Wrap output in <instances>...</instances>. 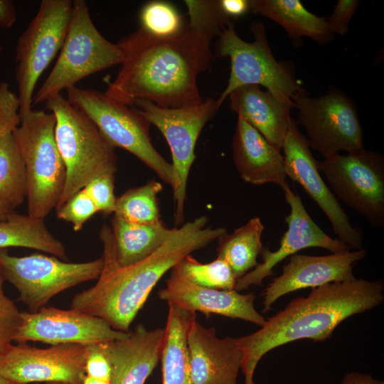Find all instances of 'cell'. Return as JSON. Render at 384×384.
Instances as JSON below:
<instances>
[{
  "mask_svg": "<svg viewBox=\"0 0 384 384\" xmlns=\"http://www.w3.org/2000/svg\"><path fill=\"white\" fill-rule=\"evenodd\" d=\"M124 60L105 94L133 106L138 100L166 108L201 105L198 75L212 60L210 43L189 26L177 36L158 37L139 28L118 43Z\"/></svg>",
  "mask_w": 384,
  "mask_h": 384,
  "instance_id": "1",
  "label": "cell"
},
{
  "mask_svg": "<svg viewBox=\"0 0 384 384\" xmlns=\"http://www.w3.org/2000/svg\"><path fill=\"white\" fill-rule=\"evenodd\" d=\"M201 215L174 228L166 240L149 256L120 267L114 256L111 228L104 225L100 237L104 245V265L97 283L73 298L70 309L102 319L114 329L128 332L151 292L164 274L182 259L208 246L226 233L225 228L207 226Z\"/></svg>",
  "mask_w": 384,
  "mask_h": 384,
  "instance_id": "2",
  "label": "cell"
},
{
  "mask_svg": "<svg viewBox=\"0 0 384 384\" xmlns=\"http://www.w3.org/2000/svg\"><path fill=\"white\" fill-rule=\"evenodd\" d=\"M383 291L380 280L356 279L312 288L307 297L291 301L266 319L260 329L237 338L245 384H255V370L267 353L301 339L325 341L345 319L380 305Z\"/></svg>",
  "mask_w": 384,
  "mask_h": 384,
  "instance_id": "3",
  "label": "cell"
},
{
  "mask_svg": "<svg viewBox=\"0 0 384 384\" xmlns=\"http://www.w3.org/2000/svg\"><path fill=\"white\" fill-rule=\"evenodd\" d=\"M45 105L55 118V141L66 170L65 184L57 208L92 180L114 176L117 157L95 124L61 94Z\"/></svg>",
  "mask_w": 384,
  "mask_h": 384,
  "instance_id": "4",
  "label": "cell"
},
{
  "mask_svg": "<svg viewBox=\"0 0 384 384\" xmlns=\"http://www.w3.org/2000/svg\"><path fill=\"white\" fill-rule=\"evenodd\" d=\"M55 128L53 113L32 109L13 132L26 167L28 215L33 218L44 219L56 208L65 184Z\"/></svg>",
  "mask_w": 384,
  "mask_h": 384,
  "instance_id": "5",
  "label": "cell"
},
{
  "mask_svg": "<svg viewBox=\"0 0 384 384\" xmlns=\"http://www.w3.org/2000/svg\"><path fill=\"white\" fill-rule=\"evenodd\" d=\"M124 55L117 43L107 40L94 24L87 2L73 1L68 32L56 63L33 99L46 102L82 79L116 65Z\"/></svg>",
  "mask_w": 384,
  "mask_h": 384,
  "instance_id": "6",
  "label": "cell"
},
{
  "mask_svg": "<svg viewBox=\"0 0 384 384\" xmlns=\"http://www.w3.org/2000/svg\"><path fill=\"white\" fill-rule=\"evenodd\" d=\"M66 91L68 100L95 124L111 146L130 152L173 186L172 165L154 146L151 124L141 114L95 90L75 86Z\"/></svg>",
  "mask_w": 384,
  "mask_h": 384,
  "instance_id": "7",
  "label": "cell"
},
{
  "mask_svg": "<svg viewBox=\"0 0 384 384\" xmlns=\"http://www.w3.org/2000/svg\"><path fill=\"white\" fill-rule=\"evenodd\" d=\"M250 29L252 42H247L237 34L230 21L219 36L218 54L230 60L228 83L217 100L219 105L235 89L256 85L265 87L275 97L284 102H292L297 94H305L290 71L274 57L269 46L265 28L261 23H254Z\"/></svg>",
  "mask_w": 384,
  "mask_h": 384,
  "instance_id": "8",
  "label": "cell"
},
{
  "mask_svg": "<svg viewBox=\"0 0 384 384\" xmlns=\"http://www.w3.org/2000/svg\"><path fill=\"white\" fill-rule=\"evenodd\" d=\"M133 105L136 111L159 129L171 149L174 171V220L175 227H180L184 220L187 183L196 157V142L204 126L221 106L213 98L204 100L199 105L181 108L161 107L146 100H138Z\"/></svg>",
  "mask_w": 384,
  "mask_h": 384,
  "instance_id": "9",
  "label": "cell"
},
{
  "mask_svg": "<svg viewBox=\"0 0 384 384\" xmlns=\"http://www.w3.org/2000/svg\"><path fill=\"white\" fill-rule=\"evenodd\" d=\"M103 265V257L73 263L38 253L12 256L5 249L0 250V273L17 289L18 299L30 312L39 311L50 299L70 287L98 279Z\"/></svg>",
  "mask_w": 384,
  "mask_h": 384,
  "instance_id": "10",
  "label": "cell"
},
{
  "mask_svg": "<svg viewBox=\"0 0 384 384\" xmlns=\"http://www.w3.org/2000/svg\"><path fill=\"white\" fill-rule=\"evenodd\" d=\"M72 9L70 0L41 1L36 16L18 38L15 76L21 117L32 110L36 84L63 46Z\"/></svg>",
  "mask_w": 384,
  "mask_h": 384,
  "instance_id": "11",
  "label": "cell"
},
{
  "mask_svg": "<svg viewBox=\"0 0 384 384\" xmlns=\"http://www.w3.org/2000/svg\"><path fill=\"white\" fill-rule=\"evenodd\" d=\"M338 200L363 215L373 227H384V158L366 150L336 154L316 163Z\"/></svg>",
  "mask_w": 384,
  "mask_h": 384,
  "instance_id": "12",
  "label": "cell"
},
{
  "mask_svg": "<svg viewBox=\"0 0 384 384\" xmlns=\"http://www.w3.org/2000/svg\"><path fill=\"white\" fill-rule=\"evenodd\" d=\"M292 101L298 110L297 122L304 128L310 148L324 159L341 151L352 153L363 149L356 107L341 91L331 88L318 97L297 94Z\"/></svg>",
  "mask_w": 384,
  "mask_h": 384,
  "instance_id": "13",
  "label": "cell"
},
{
  "mask_svg": "<svg viewBox=\"0 0 384 384\" xmlns=\"http://www.w3.org/2000/svg\"><path fill=\"white\" fill-rule=\"evenodd\" d=\"M287 177L298 183L329 219L338 239L350 250L363 248V233L353 226L338 200L325 183L317 168L306 137L292 119L282 148Z\"/></svg>",
  "mask_w": 384,
  "mask_h": 384,
  "instance_id": "14",
  "label": "cell"
},
{
  "mask_svg": "<svg viewBox=\"0 0 384 384\" xmlns=\"http://www.w3.org/2000/svg\"><path fill=\"white\" fill-rule=\"evenodd\" d=\"M85 350L84 345L76 343L46 348L11 343L0 353V374L13 384H81L85 375Z\"/></svg>",
  "mask_w": 384,
  "mask_h": 384,
  "instance_id": "15",
  "label": "cell"
},
{
  "mask_svg": "<svg viewBox=\"0 0 384 384\" xmlns=\"http://www.w3.org/2000/svg\"><path fill=\"white\" fill-rule=\"evenodd\" d=\"M129 334L117 331L102 319L90 314L46 306L36 312L21 311L14 341L85 346L122 339Z\"/></svg>",
  "mask_w": 384,
  "mask_h": 384,
  "instance_id": "16",
  "label": "cell"
},
{
  "mask_svg": "<svg viewBox=\"0 0 384 384\" xmlns=\"http://www.w3.org/2000/svg\"><path fill=\"white\" fill-rule=\"evenodd\" d=\"M282 191L290 208L289 213L285 218L287 230L282 237L276 250L271 251L267 247H263L260 253L262 263L237 279L235 289L238 292L252 285H260L266 277L274 274L273 268L278 263L299 250L309 247H320L331 253L351 250L338 238L330 237L321 230L306 210L299 194L294 192L289 184Z\"/></svg>",
  "mask_w": 384,
  "mask_h": 384,
  "instance_id": "17",
  "label": "cell"
},
{
  "mask_svg": "<svg viewBox=\"0 0 384 384\" xmlns=\"http://www.w3.org/2000/svg\"><path fill=\"white\" fill-rule=\"evenodd\" d=\"M366 255L363 248L321 256L297 253L292 255L282 267V274L263 290L262 312L267 313L277 299L290 292L356 279L353 265Z\"/></svg>",
  "mask_w": 384,
  "mask_h": 384,
  "instance_id": "18",
  "label": "cell"
},
{
  "mask_svg": "<svg viewBox=\"0 0 384 384\" xmlns=\"http://www.w3.org/2000/svg\"><path fill=\"white\" fill-rule=\"evenodd\" d=\"M159 297L192 315L196 311L207 316L218 314L260 326L266 320L255 308L253 292L243 294L235 289L219 290L201 287L187 280L175 267L171 269L166 287L159 292Z\"/></svg>",
  "mask_w": 384,
  "mask_h": 384,
  "instance_id": "19",
  "label": "cell"
},
{
  "mask_svg": "<svg viewBox=\"0 0 384 384\" xmlns=\"http://www.w3.org/2000/svg\"><path fill=\"white\" fill-rule=\"evenodd\" d=\"M192 384H237L242 353L237 338L216 336L213 328H206L191 320L187 336Z\"/></svg>",
  "mask_w": 384,
  "mask_h": 384,
  "instance_id": "20",
  "label": "cell"
},
{
  "mask_svg": "<svg viewBox=\"0 0 384 384\" xmlns=\"http://www.w3.org/2000/svg\"><path fill=\"white\" fill-rule=\"evenodd\" d=\"M233 159L240 178L248 183H288L281 149L270 144L242 117L238 121L232 143Z\"/></svg>",
  "mask_w": 384,
  "mask_h": 384,
  "instance_id": "21",
  "label": "cell"
},
{
  "mask_svg": "<svg viewBox=\"0 0 384 384\" xmlns=\"http://www.w3.org/2000/svg\"><path fill=\"white\" fill-rule=\"evenodd\" d=\"M164 333L140 324L126 338L109 342L112 384H144L160 359Z\"/></svg>",
  "mask_w": 384,
  "mask_h": 384,
  "instance_id": "22",
  "label": "cell"
},
{
  "mask_svg": "<svg viewBox=\"0 0 384 384\" xmlns=\"http://www.w3.org/2000/svg\"><path fill=\"white\" fill-rule=\"evenodd\" d=\"M230 108L256 129L270 144L282 148L295 108L293 101L284 102L256 85H246L228 95Z\"/></svg>",
  "mask_w": 384,
  "mask_h": 384,
  "instance_id": "23",
  "label": "cell"
},
{
  "mask_svg": "<svg viewBox=\"0 0 384 384\" xmlns=\"http://www.w3.org/2000/svg\"><path fill=\"white\" fill-rule=\"evenodd\" d=\"M250 11L265 16L282 26L294 43L309 37L318 43H326L333 38L326 18L308 11L299 0H248Z\"/></svg>",
  "mask_w": 384,
  "mask_h": 384,
  "instance_id": "24",
  "label": "cell"
},
{
  "mask_svg": "<svg viewBox=\"0 0 384 384\" xmlns=\"http://www.w3.org/2000/svg\"><path fill=\"white\" fill-rule=\"evenodd\" d=\"M168 305L160 356L162 384H192L187 336L196 315Z\"/></svg>",
  "mask_w": 384,
  "mask_h": 384,
  "instance_id": "25",
  "label": "cell"
},
{
  "mask_svg": "<svg viewBox=\"0 0 384 384\" xmlns=\"http://www.w3.org/2000/svg\"><path fill=\"white\" fill-rule=\"evenodd\" d=\"M111 230L114 239V256L120 267L137 263L156 251L173 232L164 223L142 225L113 216Z\"/></svg>",
  "mask_w": 384,
  "mask_h": 384,
  "instance_id": "26",
  "label": "cell"
},
{
  "mask_svg": "<svg viewBox=\"0 0 384 384\" xmlns=\"http://www.w3.org/2000/svg\"><path fill=\"white\" fill-rule=\"evenodd\" d=\"M10 247L35 249L68 260L64 245L48 230L44 219L14 211L0 221V250Z\"/></svg>",
  "mask_w": 384,
  "mask_h": 384,
  "instance_id": "27",
  "label": "cell"
},
{
  "mask_svg": "<svg viewBox=\"0 0 384 384\" xmlns=\"http://www.w3.org/2000/svg\"><path fill=\"white\" fill-rule=\"evenodd\" d=\"M263 230L261 219L255 217L232 233L226 232L218 238V257L230 265L237 279L259 264L257 257L263 248Z\"/></svg>",
  "mask_w": 384,
  "mask_h": 384,
  "instance_id": "28",
  "label": "cell"
},
{
  "mask_svg": "<svg viewBox=\"0 0 384 384\" xmlns=\"http://www.w3.org/2000/svg\"><path fill=\"white\" fill-rule=\"evenodd\" d=\"M27 195L25 164L13 132L0 138V203L14 210Z\"/></svg>",
  "mask_w": 384,
  "mask_h": 384,
  "instance_id": "29",
  "label": "cell"
},
{
  "mask_svg": "<svg viewBox=\"0 0 384 384\" xmlns=\"http://www.w3.org/2000/svg\"><path fill=\"white\" fill-rule=\"evenodd\" d=\"M160 182L151 180L132 188L117 198L114 215L125 221L142 225L162 223L158 195L162 191Z\"/></svg>",
  "mask_w": 384,
  "mask_h": 384,
  "instance_id": "30",
  "label": "cell"
},
{
  "mask_svg": "<svg viewBox=\"0 0 384 384\" xmlns=\"http://www.w3.org/2000/svg\"><path fill=\"white\" fill-rule=\"evenodd\" d=\"M175 267L189 282L206 288L235 289L237 277L230 265L217 257L209 263H201L191 255L186 256Z\"/></svg>",
  "mask_w": 384,
  "mask_h": 384,
  "instance_id": "31",
  "label": "cell"
},
{
  "mask_svg": "<svg viewBox=\"0 0 384 384\" xmlns=\"http://www.w3.org/2000/svg\"><path fill=\"white\" fill-rule=\"evenodd\" d=\"M184 3L190 18L188 26L210 44L230 22L220 6V0H186Z\"/></svg>",
  "mask_w": 384,
  "mask_h": 384,
  "instance_id": "32",
  "label": "cell"
},
{
  "mask_svg": "<svg viewBox=\"0 0 384 384\" xmlns=\"http://www.w3.org/2000/svg\"><path fill=\"white\" fill-rule=\"evenodd\" d=\"M141 27L158 37H172L184 29L181 15L170 3L152 1L146 4L139 14Z\"/></svg>",
  "mask_w": 384,
  "mask_h": 384,
  "instance_id": "33",
  "label": "cell"
},
{
  "mask_svg": "<svg viewBox=\"0 0 384 384\" xmlns=\"http://www.w3.org/2000/svg\"><path fill=\"white\" fill-rule=\"evenodd\" d=\"M59 219L73 225L75 231L80 230L84 224L96 213V206L82 188L56 208Z\"/></svg>",
  "mask_w": 384,
  "mask_h": 384,
  "instance_id": "34",
  "label": "cell"
},
{
  "mask_svg": "<svg viewBox=\"0 0 384 384\" xmlns=\"http://www.w3.org/2000/svg\"><path fill=\"white\" fill-rule=\"evenodd\" d=\"M85 375L112 383L109 342L92 343L85 345Z\"/></svg>",
  "mask_w": 384,
  "mask_h": 384,
  "instance_id": "35",
  "label": "cell"
},
{
  "mask_svg": "<svg viewBox=\"0 0 384 384\" xmlns=\"http://www.w3.org/2000/svg\"><path fill=\"white\" fill-rule=\"evenodd\" d=\"M0 273V353L14 341L21 322V311L6 294Z\"/></svg>",
  "mask_w": 384,
  "mask_h": 384,
  "instance_id": "36",
  "label": "cell"
},
{
  "mask_svg": "<svg viewBox=\"0 0 384 384\" xmlns=\"http://www.w3.org/2000/svg\"><path fill=\"white\" fill-rule=\"evenodd\" d=\"M114 176L105 175L90 181L83 189L92 199L98 211L105 215L114 213L117 197L114 188Z\"/></svg>",
  "mask_w": 384,
  "mask_h": 384,
  "instance_id": "37",
  "label": "cell"
},
{
  "mask_svg": "<svg viewBox=\"0 0 384 384\" xmlns=\"http://www.w3.org/2000/svg\"><path fill=\"white\" fill-rule=\"evenodd\" d=\"M19 100L6 82H0V138L13 132L21 121Z\"/></svg>",
  "mask_w": 384,
  "mask_h": 384,
  "instance_id": "38",
  "label": "cell"
},
{
  "mask_svg": "<svg viewBox=\"0 0 384 384\" xmlns=\"http://www.w3.org/2000/svg\"><path fill=\"white\" fill-rule=\"evenodd\" d=\"M359 5L358 0H338L326 22L334 34L343 36L348 32L349 23Z\"/></svg>",
  "mask_w": 384,
  "mask_h": 384,
  "instance_id": "39",
  "label": "cell"
},
{
  "mask_svg": "<svg viewBox=\"0 0 384 384\" xmlns=\"http://www.w3.org/2000/svg\"><path fill=\"white\" fill-rule=\"evenodd\" d=\"M220 4L230 19L243 16L250 11L248 0H220Z\"/></svg>",
  "mask_w": 384,
  "mask_h": 384,
  "instance_id": "40",
  "label": "cell"
},
{
  "mask_svg": "<svg viewBox=\"0 0 384 384\" xmlns=\"http://www.w3.org/2000/svg\"><path fill=\"white\" fill-rule=\"evenodd\" d=\"M17 13L10 0H0V27L10 28L16 23Z\"/></svg>",
  "mask_w": 384,
  "mask_h": 384,
  "instance_id": "41",
  "label": "cell"
},
{
  "mask_svg": "<svg viewBox=\"0 0 384 384\" xmlns=\"http://www.w3.org/2000/svg\"><path fill=\"white\" fill-rule=\"evenodd\" d=\"M341 384H384V382L371 375L353 371L343 375Z\"/></svg>",
  "mask_w": 384,
  "mask_h": 384,
  "instance_id": "42",
  "label": "cell"
},
{
  "mask_svg": "<svg viewBox=\"0 0 384 384\" xmlns=\"http://www.w3.org/2000/svg\"><path fill=\"white\" fill-rule=\"evenodd\" d=\"M81 384H112V383L85 375Z\"/></svg>",
  "mask_w": 384,
  "mask_h": 384,
  "instance_id": "43",
  "label": "cell"
},
{
  "mask_svg": "<svg viewBox=\"0 0 384 384\" xmlns=\"http://www.w3.org/2000/svg\"><path fill=\"white\" fill-rule=\"evenodd\" d=\"M14 211L4 204L0 203V221L4 220Z\"/></svg>",
  "mask_w": 384,
  "mask_h": 384,
  "instance_id": "44",
  "label": "cell"
},
{
  "mask_svg": "<svg viewBox=\"0 0 384 384\" xmlns=\"http://www.w3.org/2000/svg\"><path fill=\"white\" fill-rule=\"evenodd\" d=\"M0 384H13L0 374Z\"/></svg>",
  "mask_w": 384,
  "mask_h": 384,
  "instance_id": "45",
  "label": "cell"
},
{
  "mask_svg": "<svg viewBox=\"0 0 384 384\" xmlns=\"http://www.w3.org/2000/svg\"><path fill=\"white\" fill-rule=\"evenodd\" d=\"M2 51H3V46H2V44H1V40H0V57L2 54Z\"/></svg>",
  "mask_w": 384,
  "mask_h": 384,
  "instance_id": "46",
  "label": "cell"
},
{
  "mask_svg": "<svg viewBox=\"0 0 384 384\" xmlns=\"http://www.w3.org/2000/svg\"><path fill=\"white\" fill-rule=\"evenodd\" d=\"M46 384H67V383H58V382H51V383H46Z\"/></svg>",
  "mask_w": 384,
  "mask_h": 384,
  "instance_id": "47",
  "label": "cell"
}]
</instances>
